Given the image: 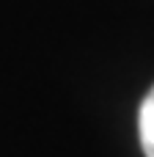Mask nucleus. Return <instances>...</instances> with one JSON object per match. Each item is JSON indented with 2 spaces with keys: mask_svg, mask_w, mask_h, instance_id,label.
Wrapping results in <instances>:
<instances>
[{
  "mask_svg": "<svg viewBox=\"0 0 154 157\" xmlns=\"http://www.w3.org/2000/svg\"><path fill=\"white\" fill-rule=\"evenodd\" d=\"M138 132H141V146L143 155L154 157V86L146 94L143 105H141V116H138Z\"/></svg>",
  "mask_w": 154,
  "mask_h": 157,
  "instance_id": "1",
  "label": "nucleus"
}]
</instances>
